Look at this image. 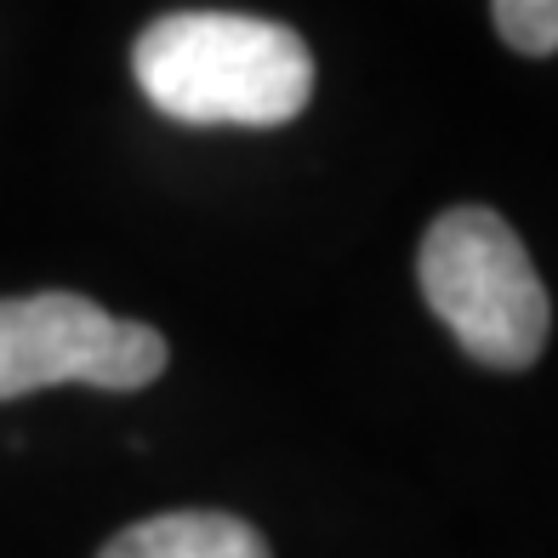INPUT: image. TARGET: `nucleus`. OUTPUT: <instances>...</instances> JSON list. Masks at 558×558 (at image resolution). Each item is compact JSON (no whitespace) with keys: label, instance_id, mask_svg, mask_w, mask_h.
I'll use <instances>...</instances> for the list:
<instances>
[{"label":"nucleus","instance_id":"1","mask_svg":"<svg viewBox=\"0 0 558 558\" xmlns=\"http://www.w3.org/2000/svg\"><path fill=\"white\" fill-rule=\"evenodd\" d=\"M143 97L177 125H286L314 97L296 29L245 12H166L132 46Z\"/></svg>","mask_w":558,"mask_h":558},{"label":"nucleus","instance_id":"2","mask_svg":"<svg viewBox=\"0 0 558 558\" xmlns=\"http://www.w3.org/2000/svg\"><path fill=\"white\" fill-rule=\"evenodd\" d=\"M422 296L478 365L524 371L547 348V291L524 240L485 206L445 211L422 240Z\"/></svg>","mask_w":558,"mask_h":558},{"label":"nucleus","instance_id":"3","mask_svg":"<svg viewBox=\"0 0 558 558\" xmlns=\"http://www.w3.org/2000/svg\"><path fill=\"white\" fill-rule=\"evenodd\" d=\"M166 337L155 325L114 319L92 296L35 291L0 302V404L40 388H109L137 393L166 371Z\"/></svg>","mask_w":558,"mask_h":558},{"label":"nucleus","instance_id":"4","mask_svg":"<svg viewBox=\"0 0 558 558\" xmlns=\"http://www.w3.org/2000/svg\"><path fill=\"white\" fill-rule=\"evenodd\" d=\"M97 558H268V542L234 513H155Z\"/></svg>","mask_w":558,"mask_h":558},{"label":"nucleus","instance_id":"5","mask_svg":"<svg viewBox=\"0 0 558 558\" xmlns=\"http://www.w3.org/2000/svg\"><path fill=\"white\" fill-rule=\"evenodd\" d=\"M496 35L524 58H547L558 46V0H490Z\"/></svg>","mask_w":558,"mask_h":558}]
</instances>
